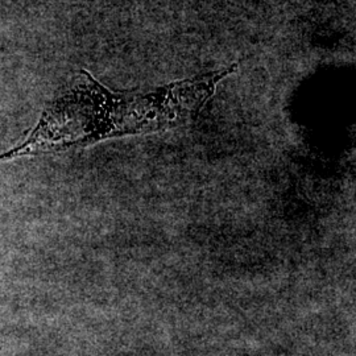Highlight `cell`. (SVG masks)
<instances>
[{"mask_svg": "<svg viewBox=\"0 0 356 356\" xmlns=\"http://www.w3.org/2000/svg\"><path fill=\"white\" fill-rule=\"evenodd\" d=\"M227 76L226 69H219L144 91H113L81 70L47 103L26 139L0 153V164L184 126Z\"/></svg>", "mask_w": 356, "mask_h": 356, "instance_id": "obj_1", "label": "cell"}]
</instances>
